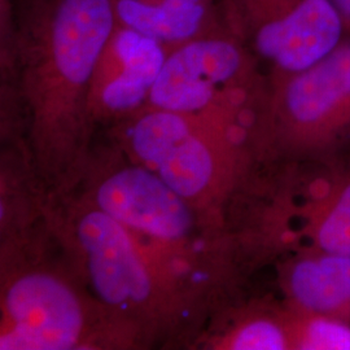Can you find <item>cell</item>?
Instances as JSON below:
<instances>
[{
    "label": "cell",
    "mask_w": 350,
    "mask_h": 350,
    "mask_svg": "<svg viewBox=\"0 0 350 350\" xmlns=\"http://www.w3.org/2000/svg\"><path fill=\"white\" fill-rule=\"evenodd\" d=\"M293 312L296 317L295 350H350V323L295 309Z\"/></svg>",
    "instance_id": "cell-14"
},
{
    "label": "cell",
    "mask_w": 350,
    "mask_h": 350,
    "mask_svg": "<svg viewBox=\"0 0 350 350\" xmlns=\"http://www.w3.org/2000/svg\"><path fill=\"white\" fill-rule=\"evenodd\" d=\"M88 201L127 227L150 258L176 282L202 256L235 267V238L204 230L200 213L148 167L120 163L95 179Z\"/></svg>",
    "instance_id": "cell-4"
},
{
    "label": "cell",
    "mask_w": 350,
    "mask_h": 350,
    "mask_svg": "<svg viewBox=\"0 0 350 350\" xmlns=\"http://www.w3.org/2000/svg\"><path fill=\"white\" fill-rule=\"evenodd\" d=\"M267 90L269 75L256 56L221 30L169 52L147 105L253 131Z\"/></svg>",
    "instance_id": "cell-5"
},
{
    "label": "cell",
    "mask_w": 350,
    "mask_h": 350,
    "mask_svg": "<svg viewBox=\"0 0 350 350\" xmlns=\"http://www.w3.org/2000/svg\"><path fill=\"white\" fill-rule=\"evenodd\" d=\"M344 26L345 37H350V0H331Z\"/></svg>",
    "instance_id": "cell-15"
},
{
    "label": "cell",
    "mask_w": 350,
    "mask_h": 350,
    "mask_svg": "<svg viewBox=\"0 0 350 350\" xmlns=\"http://www.w3.org/2000/svg\"><path fill=\"white\" fill-rule=\"evenodd\" d=\"M279 286L289 308L350 323V256L296 250L279 266Z\"/></svg>",
    "instance_id": "cell-11"
},
{
    "label": "cell",
    "mask_w": 350,
    "mask_h": 350,
    "mask_svg": "<svg viewBox=\"0 0 350 350\" xmlns=\"http://www.w3.org/2000/svg\"><path fill=\"white\" fill-rule=\"evenodd\" d=\"M70 240L104 314L113 325L138 329L174 309L180 295L133 232L91 204L70 218Z\"/></svg>",
    "instance_id": "cell-6"
},
{
    "label": "cell",
    "mask_w": 350,
    "mask_h": 350,
    "mask_svg": "<svg viewBox=\"0 0 350 350\" xmlns=\"http://www.w3.org/2000/svg\"><path fill=\"white\" fill-rule=\"evenodd\" d=\"M222 349L295 350V312L283 306L258 305L244 309L221 338Z\"/></svg>",
    "instance_id": "cell-13"
},
{
    "label": "cell",
    "mask_w": 350,
    "mask_h": 350,
    "mask_svg": "<svg viewBox=\"0 0 350 350\" xmlns=\"http://www.w3.org/2000/svg\"><path fill=\"white\" fill-rule=\"evenodd\" d=\"M134 163L195 206L212 211L248 179L257 161L250 129L146 105L124 120Z\"/></svg>",
    "instance_id": "cell-3"
},
{
    "label": "cell",
    "mask_w": 350,
    "mask_h": 350,
    "mask_svg": "<svg viewBox=\"0 0 350 350\" xmlns=\"http://www.w3.org/2000/svg\"><path fill=\"white\" fill-rule=\"evenodd\" d=\"M169 52L160 42L116 24L91 81V124L124 121L144 108Z\"/></svg>",
    "instance_id": "cell-9"
},
{
    "label": "cell",
    "mask_w": 350,
    "mask_h": 350,
    "mask_svg": "<svg viewBox=\"0 0 350 350\" xmlns=\"http://www.w3.org/2000/svg\"><path fill=\"white\" fill-rule=\"evenodd\" d=\"M252 140L257 161L287 170L350 163V37L302 72L269 75Z\"/></svg>",
    "instance_id": "cell-2"
},
{
    "label": "cell",
    "mask_w": 350,
    "mask_h": 350,
    "mask_svg": "<svg viewBox=\"0 0 350 350\" xmlns=\"http://www.w3.org/2000/svg\"><path fill=\"white\" fill-rule=\"evenodd\" d=\"M1 314V350L78 349L91 338L88 304L68 279L47 269L10 276Z\"/></svg>",
    "instance_id": "cell-8"
},
{
    "label": "cell",
    "mask_w": 350,
    "mask_h": 350,
    "mask_svg": "<svg viewBox=\"0 0 350 350\" xmlns=\"http://www.w3.org/2000/svg\"><path fill=\"white\" fill-rule=\"evenodd\" d=\"M117 25L160 42L166 49L226 30L219 0H111Z\"/></svg>",
    "instance_id": "cell-12"
},
{
    "label": "cell",
    "mask_w": 350,
    "mask_h": 350,
    "mask_svg": "<svg viewBox=\"0 0 350 350\" xmlns=\"http://www.w3.org/2000/svg\"><path fill=\"white\" fill-rule=\"evenodd\" d=\"M289 172L301 182V200L297 205L288 200L282 204L289 212L282 218H296L299 224L286 248L350 256V163Z\"/></svg>",
    "instance_id": "cell-10"
},
{
    "label": "cell",
    "mask_w": 350,
    "mask_h": 350,
    "mask_svg": "<svg viewBox=\"0 0 350 350\" xmlns=\"http://www.w3.org/2000/svg\"><path fill=\"white\" fill-rule=\"evenodd\" d=\"M226 30L267 75H295L322 60L345 38L331 0H219Z\"/></svg>",
    "instance_id": "cell-7"
},
{
    "label": "cell",
    "mask_w": 350,
    "mask_h": 350,
    "mask_svg": "<svg viewBox=\"0 0 350 350\" xmlns=\"http://www.w3.org/2000/svg\"><path fill=\"white\" fill-rule=\"evenodd\" d=\"M1 24L20 72L38 174L62 193L83 172L88 94L116 26L112 1L24 0Z\"/></svg>",
    "instance_id": "cell-1"
}]
</instances>
